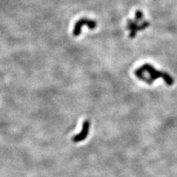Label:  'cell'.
<instances>
[{
  "mask_svg": "<svg viewBox=\"0 0 177 177\" xmlns=\"http://www.w3.org/2000/svg\"><path fill=\"white\" fill-rule=\"evenodd\" d=\"M137 70L140 72L148 73L149 75V77L147 78L146 81V83H148V84H151L155 80L159 78H163L166 81L168 85H172L173 83V78L169 75H168L165 72H160L155 69L151 64H148V63H145L143 66H142L141 67H140L139 69Z\"/></svg>",
  "mask_w": 177,
  "mask_h": 177,
  "instance_id": "6da1fadb",
  "label": "cell"
},
{
  "mask_svg": "<svg viewBox=\"0 0 177 177\" xmlns=\"http://www.w3.org/2000/svg\"><path fill=\"white\" fill-rule=\"evenodd\" d=\"M83 26H87L89 29L93 30L96 28L97 22L95 21H93V20L86 19V18H83V19H80L75 24L74 30H73V35L75 36H79L81 31V28Z\"/></svg>",
  "mask_w": 177,
  "mask_h": 177,
  "instance_id": "7a4b0ae2",
  "label": "cell"
},
{
  "mask_svg": "<svg viewBox=\"0 0 177 177\" xmlns=\"http://www.w3.org/2000/svg\"><path fill=\"white\" fill-rule=\"evenodd\" d=\"M135 17H136V20H137L138 21L143 19V12L140 11H137L136 13H135Z\"/></svg>",
  "mask_w": 177,
  "mask_h": 177,
  "instance_id": "5b68a950",
  "label": "cell"
},
{
  "mask_svg": "<svg viewBox=\"0 0 177 177\" xmlns=\"http://www.w3.org/2000/svg\"><path fill=\"white\" fill-rule=\"evenodd\" d=\"M138 21L135 19V21L133 20H128L127 21V28H128V31H130L129 37L131 38H134L136 36L137 33V31H140V25L137 24Z\"/></svg>",
  "mask_w": 177,
  "mask_h": 177,
  "instance_id": "277c9868",
  "label": "cell"
},
{
  "mask_svg": "<svg viewBox=\"0 0 177 177\" xmlns=\"http://www.w3.org/2000/svg\"><path fill=\"white\" fill-rule=\"evenodd\" d=\"M89 128H90V121L89 120H85L83 123L82 126V130L78 134L76 135L74 137L72 138V141L74 143H79V142L84 140L87 137V135L89 133Z\"/></svg>",
  "mask_w": 177,
  "mask_h": 177,
  "instance_id": "3957f363",
  "label": "cell"
}]
</instances>
